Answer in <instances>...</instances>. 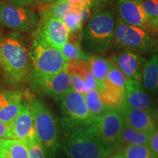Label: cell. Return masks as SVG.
I'll use <instances>...</instances> for the list:
<instances>
[{"instance_id":"cell-29","label":"cell","mask_w":158,"mask_h":158,"mask_svg":"<svg viewBox=\"0 0 158 158\" xmlns=\"http://www.w3.org/2000/svg\"><path fill=\"white\" fill-rule=\"evenodd\" d=\"M62 21L68 28L70 34L81 31L83 24L81 20L80 10L74 8L70 10L64 15Z\"/></svg>"},{"instance_id":"cell-20","label":"cell","mask_w":158,"mask_h":158,"mask_svg":"<svg viewBox=\"0 0 158 158\" xmlns=\"http://www.w3.org/2000/svg\"><path fill=\"white\" fill-rule=\"evenodd\" d=\"M104 89L99 92L102 103L108 108L118 109L124 101V89L110 84L107 80L104 81Z\"/></svg>"},{"instance_id":"cell-26","label":"cell","mask_w":158,"mask_h":158,"mask_svg":"<svg viewBox=\"0 0 158 158\" xmlns=\"http://www.w3.org/2000/svg\"><path fill=\"white\" fill-rule=\"evenodd\" d=\"M147 21L158 32V0H140Z\"/></svg>"},{"instance_id":"cell-28","label":"cell","mask_w":158,"mask_h":158,"mask_svg":"<svg viewBox=\"0 0 158 158\" xmlns=\"http://www.w3.org/2000/svg\"><path fill=\"white\" fill-rule=\"evenodd\" d=\"M73 7L69 5L64 0H56L52 5L45 10L43 15L63 20L66 13Z\"/></svg>"},{"instance_id":"cell-36","label":"cell","mask_w":158,"mask_h":158,"mask_svg":"<svg viewBox=\"0 0 158 158\" xmlns=\"http://www.w3.org/2000/svg\"><path fill=\"white\" fill-rule=\"evenodd\" d=\"M10 3L19 6H29L34 5V0H9Z\"/></svg>"},{"instance_id":"cell-33","label":"cell","mask_w":158,"mask_h":158,"mask_svg":"<svg viewBox=\"0 0 158 158\" xmlns=\"http://www.w3.org/2000/svg\"><path fill=\"white\" fill-rule=\"evenodd\" d=\"M149 146L154 158H158V127H156L152 135Z\"/></svg>"},{"instance_id":"cell-8","label":"cell","mask_w":158,"mask_h":158,"mask_svg":"<svg viewBox=\"0 0 158 158\" xmlns=\"http://www.w3.org/2000/svg\"><path fill=\"white\" fill-rule=\"evenodd\" d=\"M39 22L37 13L29 6L0 2V25L6 28L29 31L36 29Z\"/></svg>"},{"instance_id":"cell-25","label":"cell","mask_w":158,"mask_h":158,"mask_svg":"<svg viewBox=\"0 0 158 158\" xmlns=\"http://www.w3.org/2000/svg\"><path fill=\"white\" fill-rule=\"evenodd\" d=\"M84 95L86 106L94 122L107 110L108 108L102 103L100 93L97 89L90 91Z\"/></svg>"},{"instance_id":"cell-38","label":"cell","mask_w":158,"mask_h":158,"mask_svg":"<svg viewBox=\"0 0 158 158\" xmlns=\"http://www.w3.org/2000/svg\"><path fill=\"white\" fill-rule=\"evenodd\" d=\"M118 0H99L98 2L102 3H108V2H116Z\"/></svg>"},{"instance_id":"cell-37","label":"cell","mask_w":158,"mask_h":158,"mask_svg":"<svg viewBox=\"0 0 158 158\" xmlns=\"http://www.w3.org/2000/svg\"><path fill=\"white\" fill-rule=\"evenodd\" d=\"M56 1V0H34L35 4L36 3H51V2H54Z\"/></svg>"},{"instance_id":"cell-15","label":"cell","mask_w":158,"mask_h":158,"mask_svg":"<svg viewBox=\"0 0 158 158\" xmlns=\"http://www.w3.org/2000/svg\"><path fill=\"white\" fill-rule=\"evenodd\" d=\"M110 61L122 71L129 80L141 82L142 73L147 60L142 55L124 51L114 54Z\"/></svg>"},{"instance_id":"cell-6","label":"cell","mask_w":158,"mask_h":158,"mask_svg":"<svg viewBox=\"0 0 158 158\" xmlns=\"http://www.w3.org/2000/svg\"><path fill=\"white\" fill-rule=\"evenodd\" d=\"M114 44L124 51L139 54L158 51V43L143 29L126 24L116 18Z\"/></svg>"},{"instance_id":"cell-4","label":"cell","mask_w":158,"mask_h":158,"mask_svg":"<svg viewBox=\"0 0 158 158\" xmlns=\"http://www.w3.org/2000/svg\"><path fill=\"white\" fill-rule=\"evenodd\" d=\"M30 106L34 116L35 133L45 152L54 155L59 146L58 124L52 112L41 100L33 99Z\"/></svg>"},{"instance_id":"cell-41","label":"cell","mask_w":158,"mask_h":158,"mask_svg":"<svg viewBox=\"0 0 158 158\" xmlns=\"http://www.w3.org/2000/svg\"><path fill=\"white\" fill-rule=\"evenodd\" d=\"M156 118H157V124H158V114L157 115V116H156ZM158 127V126H157Z\"/></svg>"},{"instance_id":"cell-11","label":"cell","mask_w":158,"mask_h":158,"mask_svg":"<svg viewBox=\"0 0 158 158\" xmlns=\"http://www.w3.org/2000/svg\"><path fill=\"white\" fill-rule=\"evenodd\" d=\"M31 80L35 88L55 100H61L72 89L70 77L66 71L53 76L32 75Z\"/></svg>"},{"instance_id":"cell-3","label":"cell","mask_w":158,"mask_h":158,"mask_svg":"<svg viewBox=\"0 0 158 158\" xmlns=\"http://www.w3.org/2000/svg\"><path fill=\"white\" fill-rule=\"evenodd\" d=\"M116 15L110 8L100 10L89 20L82 31V40L89 50L106 54L114 45Z\"/></svg>"},{"instance_id":"cell-5","label":"cell","mask_w":158,"mask_h":158,"mask_svg":"<svg viewBox=\"0 0 158 158\" xmlns=\"http://www.w3.org/2000/svg\"><path fill=\"white\" fill-rule=\"evenodd\" d=\"M32 75L53 76L66 71L69 60L62 51L35 38L30 54Z\"/></svg>"},{"instance_id":"cell-27","label":"cell","mask_w":158,"mask_h":158,"mask_svg":"<svg viewBox=\"0 0 158 158\" xmlns=\"http://www.w3.org/2000/svg\"><path fill=\"white\" fill-rule=\"evenodd\" d=\"M123 158H154L149 145H131L121 153Z\"/></svg>"},{"instance_id":"cell-16","label":"cell","mask_w":158,"mask_h":158,"mask_svg":"<svg viewBox=\"0 0 158 158\" xmlns=\"http://www.w3.org/2000/svg\"><path fill=\"white\" fill-rule=\"evenodd\" d=\"M124 124L138 131L153 132L157 127V118L153 111L129 107L125 104L118 108Z\"/></svg>"},{"instance_id":"cell-9","label":"cell","mask_w":158,"mask_h":158,"mask_svg":"<svg viewBox=\"0 0 158 158\" xmlns=\"http://www.w3.org/2000/svg\"><path fill=\"white\" fill-rule=\"evenodd\" d=\"M69 35L70 31L62 20L42 15L35 38L61 50L68 42Z\"/></svg>"},{"instance_id":"cell-18","label":"cell","mask_w":158,"mask_h":158,"mask_svg":"<svg viewBox=\"0 0 158 158\" xmlns=\"http://www.w3.org/2000/svg\"><path fill=\"white\" fill-rule=\"evenodd\" d=\"M124 104L131 108L152 111V100L138 81L127 79L124 87Z\"/></svg>"},{"instance_id":"cell-35","label":"cell","mask_w":158,"mask_h":158,"mask_svg":"<svg viewBox=\"0 0 158 158\" xmlns=\"http://www.w3.org/2000/svg\"><path fill=\"white\" fill-rule=\"evenodd\" d=\"M80 15H81V20L82 24L88 22V21L89 20L90 16V8L83 9L81 10H80Z\"/></svg>"},{"instance_id":"cell-23","label":"cell","mask_w":158,"mask_h":158,"mask_svg":"<svg viewBox=\"0 0 158 158\" xmlns=\"http://www.w3.org/2000/svg\"><path fill=\"white\" fill-rule=\"evenodd\" d=\"M87 61L90 65L92 74L95 78L97 82L96 89L100 92L104 89V81L107 78L109 71L110 59H103L95 55H90Z\"/></svg>"},{"instance_id":"cell-24","label":"cell","mask_w":158,"mask_h":158,"mask_svg":"<svg viewBox=\"0 0 158 158\" xmlns=\"http://www.w3.org/2000/svg\"><path fill=\"white\" fill-rule=\"evenodd\" d=\"M153 132L138 131L124 124L120 146L124 144L126 147L131 145H149Z\"/></svg>"},{"instance_id":"cell-31","label":"cell","mask_w":158,"mask_h":158,"mask_svg":"<svg viewBox=\"0 0 158 158\" xmlns=\"http://www.w3.org/2000/svg\"><path fill=\"white\" fill-rule=\"evenodd\" d=\"M27 144L29 158H46L45 150L37 138L28 142Z\"/></svg>"},{"instance_id":"cell-1","label":"cell","mask_w":158,"mask_h":158,"mask_svg":"<svg viewBox=\"0 0 158 158\" xmlns=\"http://www.w3.org/2000/svg\"><path fill=\"white\" fill-rule=\"evenodd\" d=\"M64 149L68 158H106L109 152L97 135L93 124L62 118Z\"/></svg>"},{"instance_id":"cell-39","label":"cell","mask_w":158,"mask_h":158,"mask_svg":"<svg viewBox=\"0 0 158 158\" xmlns=\"http://www.w3.org/2000/svg\"><path fill=\"white\" fill-rule=\"evenodd\" d=\"M112 158H123V157H122L121 153H117L115 155H114L113 157H112Z\"/></svg>"},{"instance_id":"cell-19","label":"cell","mask_w":158,"mask_h":158,"mask_svg":"<svg viewBox=\"0 0 158 158\" xmlns=\"http://www.w3.org/2000/svg\"><path fill=\"white\" fill-rule=\"evenodd\" d=\"M144 89L152 95L158 94V54H155L147 61L141 77Z\"/></svg>"},{"instance_id":"cell-22","label":"cell","mask_w":158,"mask_h":158,"mask_svg":"<svg viewBox=\"0 0 158 158\" xmlns=\"http://www.w3.org/2000/svg\"><path fill=\"white\" fill-rule=\"evenodd\" d=\"M81 32L72 33L69 35L68 42L65 43L61 49L63 54L69 61L88 60L90 55L82 51L81 45Z\"/></svg>"},{"instance_id":"cell-17","label":"cell","mask_w":158,"mask_h":158,"mask_svg":"<svg viewBox=\"0 0 158 158\" xmlns=\"http://www.w3.org/2000/svg\"><path fill=\"white\" fill-rule=\"evenodd\" d=\"M23 103V94L20 91H0V120L9 125L19 115Z\"/></svg>"},{"instance_id":"cell-7","label":"cell","mask_w":158,"mask_h":158,"mask_svg":"<svg viewBox=\"0 0 158 158\" xmlns=\"http://www.w3.org/2000/svg\"><path fill=\"white\" fill-rule=\"evenodd\" d=\"M93 125L99 140L110 154L120 147L124 122L118 109L108 108Z\"/></svg>"},{"instance_id":"cell-21","label":"cell","mask_w":158,"mask_h":158,"mask_svg":"<svg viewBox=\"0 0 158 158\" xmlns=\"http://www.w3.org/2000/svg\"><path fill=\"white\" fill-rule=\"evenodd\" d=\"M0 158H29L28 144L13 139H0Z\"/></svg>"},{"instance_id":"cell-34","label":"cell","mask_w":158,"mask_h":158,"mask_svg":"<svg viewBox=\"0 0 158 158\" xmlns=\"http://www.w3.org/2000/svg\"><path fill=\"white\" fill-rule=\"evenodd\" d=\"M0 139H10L8 125L0 120Z\"/></svg>"},{"instance_id":"cell-32","label":"cell","mask_w":158,"mask_h":158,"mask_svg":"<svg viewBox=\"0 0 158 158\" xmlns=\"http://www.w3.org/2000/svg\"><path fill=\"white\" fill-rule=\"evenodd\" d=\"M69 5H70L73 8L81 10L83 9L91 7L92 2L89 0H64Z\"/></svg>"},{"instance_id":"cell-30","label":"cell","mask_w":158,"mask_h":158,"mask_svg":"<svg viewBox=\"0 0 158 158\" xmlns=\"http://www.w3.org/2000/svg\"><path fill=\"white\" fill-rule=\"evenodd\" d=\"M106 80L114 86L122 89H124L126 83L127 81V77L122 73V71L111 61L110 62V69Z\"/></svg>"},{"instance_id":"cell-10","label":"cell","mask_w":158,"mask_h":158,"mask_svg":"<svg viewBox=\"0 0 158 158\" xmlns=\"http://www.w3.org/2000/svg\"><path fill=\"white\" fill-rule=\"evenodd\" d=\"M115 14L126 24L143 29L151 35L157 34L148 22L140 0H118L115 3Z\"/></svg>"},{"instance_id":"cell-13","label":"cell","mask_w":158,"mask_h":158,"mask_svg":"<svg viewBox=\"0 0 158 158\" xmlns=\"http://www.w3.org/2000/svg\"><path fill=\"white\" fill-rule=\"evenodd\" d=\"M66 72L70 77L73 89L83 94L96 89L95 78L87 60L69 61Z\"/></svg>"},{"instance_id":"cell-2","label":"cell","mask_w":158,"mask_h":158,"mask_svg":"<svg viewBox=\"0 0 158 158\" xmlns=\"http://www.w3.org/2000/svg\"><path fill=\"white\" fill-rule=\"evenodd\" d=\"M28 51L16 37L0 31V73L11 84L24 80L30 67Z\"/></svg>"},{"instance_id":"cell-12","label":"cell","mask_w":158,"mask_h":158,"mask_svg":"<svg viewBox=\"0 0 158 158\" xmlns=\"http://www.w3.org/2000/svg\"><path fill=\"white\" fill-rule=\"evenodd\" d=\"M64 118L75 122L94 124L89 111L84 95L71 89L61 99Z\"/></svg>"},{"instance_id":"cell-40","label":"cell","mask_w":158,"mask_h":158,"mask_svg":"<svg viewBox=\"0 0 158 158\" xmlns=\"http://www.w3.org/2000/svg\"><path fill=\"white\" fill-rule=\"evenodd\" d=\"M89 1H90V2H92V3H93V2H98V1H99V0H89Z\"/></svg>"},{"instance_id":"cell-14","label":"cell","mask_w":158,"mask_h":158,"mask_svg":"<svg viewBox=\"0 0 158 158\" xmlns=\"http://www.w3.org/2000/svg\"><path fill=\"white\" fill-rule=\"evenodd\" d=\"M8 128L10 139L28 143L37 138L30 104L23 103L19 115L9 124Z\"/></svg>"}]
</instances>
